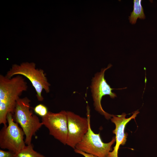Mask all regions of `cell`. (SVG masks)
Listing matches in <instances>:
<instances>
[{
    "instance_id": "obj_1",
    "label": "cell",
    "mask_w": 157,
    "mask_h": 157,
    "mask_svg": "<svg viewBox=\"0 0 157 157\" xmlns=\"http://www.w3.org/2000/svg\"><path fill=\"white\" fill-rule=\"evenodd\" d=\"M25 78L20 75L8 78L0 75V124L7 126V116L13 115L17 101L22 93L28 89Z\"/></svg>"
},
{
    "instance_id": "obj_2",
    "label": "cell",
    "mask_w": 157,
    "mask_h": 157,
    "mask_svg": "<svg viewBox=\"0 0 157 157\" xmlns=\"http://www.w3.org/2000/svg\"><path fill=\"white\" fill-rule=\"evenodd\" d=\"M17 75L24 76L30 81L35 88L39 101H42L44 100L42 95L43 90L47 93L49 92L51 85L48 81L46 73L43 69L36 68L34 63L26 62L19 65L13 64L5 76L10 78Z\"/></svg>"
},
{
    "instance_id": "obj_3",
    "label": "cell",
    "mask_w": 157,
    "mask_h": 157,
    "mask_svg": "<svg viewBox=\"0 0 157 157\" xmlns=\"http://www.w3.org/2000/svg\"><path fill=\"white\" fill-rule=\"evenodd\" d=\"M30 102L27 97L20 98L17 101L13 115L14 121L20 125L24 133V141L27 145L31 144L33 136L43 125L30 109Z\"/></svg>"
},
{
    "instance_id": "obj_4",
    "label": "cell",
    "mask_w": 157,
    "mask_h": 157,
    "mask_svg": "<svg viewBox=\"0 0 157 157\" xmlns=\"http://www.w3.org/2000/svg\"><path fill=\"white\" fill-rule=\"evenodd\" d=\"M87 110L88 123V131L82 140L76 145L75 149L97 157H108L109 152L112 150V146L115 141V137H113L109 142H103L100 133H95L91 129L90 109L88 105Z\"/></svg>"
},
{
    "instance_id": "obj_5",
    "label": "cell",
    "mask_w": 157,
    "mask_h": 157,
    "mask_svg": "<svg viewBox=\"0 0 157 157\" xmlns=\"http://www.w3.org/2000/svg\"><path fill=\"white\" fill-rule=\"evenodd\" d=\"M7 119L8 125L4 126L0 131V147L16 154L26 146L24 139L25 134L14 121L12 113L8 114Z\"/></svg>"
},
{
    "instance_id": "obj_6",
    "label": "cell",
    "mask_w": 157,
    "mask_h": 157,
    "mask_svg": "<svg viewBox=\"0 0 157 157\" xmlns=\"http://www.w3.org/2000/svg\"><path fill=\"white\" fill-rule=\"evenodd\" d=\"M111 66V65H109L107 68L102 69L100 72L95 74L93 78L91 87L95 109L107 119H111L113 115L103 110L101 101L103 96L106 95H109L112 98L117 97L116 94L112 92L113 89L111 88L104 78L105 71Z\"/></svg>"
},
{
    "instance_id": "obj_7",
    "label": "cell",
    "mask_w": 157,
    "mask_h": 157,
    "mask_svg": "<svg viewBox=\"0 0 157 157\" xmlns=\"http://www.w3.org/2000/svg\"><path fill=\"white\" fill-rule=\"evenodd\" d=\"M41 122L48 129L50 135L64 145L66 144L68 132L67 111L62 110L58 113L49 111L42 117Z\"/></svg>"
},
{
    "instance_id": "obj_8",
    "label": "cell",
    "mask_w": 157,
    "mask_h": 157,
    "mask_svg": "<svg viewBox=\"0 0 157 157\" xmlns=\"http://www.w3.org/2000/svg\"><path fill=\"white\" fill-rule=\"evenodd\" d=\"M67 112L68 132L66 144L74 149L88 131V120L87 118Z\"/></svg>"
},
{
    "instance_id": "obj_9",
    "label": "cell",
    "mask_w": 157,
    "mask_h": 157,
    "mask_svg": "<svg viewBox=\"0 0 157 157\" xmlns=\"http://www.w3.org/2000/svg\"><path fill=\"white\" fill-rule=\"evenodd\" d=\"M139 113L138 111H135L131 117L128 118H126V115L124 113L121 115H113L111 120L115 126L113 132L115 135L116 143L113 150L109 152L108 157H118V151L120 146L125 144L127 140L128 134L124 132L126 125L131 119H135Z\"/></svg>"
},
{
    "instance_id": "obj_10",
    "label": "cell",
    "mask_w": 157,
    "mask_h": 157,
    "mask_svg": "<svg viewBox=\"0 0 157 157\" xmlns=\"http://www.w3.org/2000/svg\"><path fill=\"white\" fill-rule=\"evenodd\" d=\"M142 1V0H133V10L129 17V22L132 24H135L138 18L141 19L145 18Z\"/></svg>"
},
{
    "instance_id": "obj_11",
    "label": "cell",
    "mask_w": 157,
    "mask_h": 157,
    "mask_svg": "<svg viewBox=\"0 0 157 157\" xmlns=\"http://www.w3.org/2000/svg\"><path fill=\"white\" fill-rule=\"evenodd\" d=\"M16 157H45L43 155L35 151L31 144L26 146L18 153Z\"/></svg>"
},
{
    "instance_id": "obj_12",
    "label": "cell",
    "mask_w": 157,
    "mask_h": 157,
    "mask_svg": "<svg viewBox=\"0 0 157 157\" xmlns=\"http://www.w3.org/2000/svg\"><path fill=\"white\" fill-rule=\"evenodd\" d=\"M34 111L36 114L42 117L46 116L49 112L47 107L42 104L36 106L34 108Z\"/></svg>"
},
{
    "instance_id": "obj_13",
    "label": "cell",
    "mask_w": 157,
    "mask_h": 157,
    "mask_svg": "<svg viewBox=\"0 0 157 157\" xmlns=\"http://www.w3.org/2000/svg\"><path fill=\"white\" fill-rule=\"evenodd\" d=\"M0 157H16L15 154L10 151L0 150Z\"/></svg>"
},
{
    "instance_id": "obj_14",
    "label": "cell",
    "mask_w": 157,
    "mask_h": 157,
    "mask_svg": "<svg viewBox=\"0 0 157 157\" xmlns=\"http://www.w3.org/2000/svg\"><path fill=\"white\" fill-rule=\"evenodd\" d=\"M74 151L75 153L81 154L85 157H97L92 155L86 153L76 149H74Z\"/></svg>"
}]
</instances>
